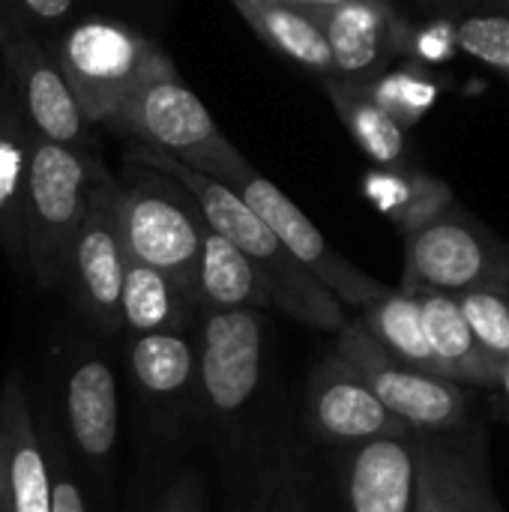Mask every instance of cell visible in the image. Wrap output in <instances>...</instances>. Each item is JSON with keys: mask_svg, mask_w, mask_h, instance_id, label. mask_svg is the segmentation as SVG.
<instances>
[{"mask_svg": "<svg viewBox=\"0 0 509 512\" xmlns=\"http://www.w3.org/2000/svg\"><path fill=\"white\" fill-rule=\"evenodd\" d=\"M237 195L249 204V210L276 234V240L285 246V252L324 288L330 291L342 306L366 309L369 303L381 300L390 285L372 279L369 273L357 270L351 261H345L339 252L330 249L324 234L315 228V222L267 177L258 171L237 189Z\"/></svg>", "mask_w": 509, "mask_h": 512, "instance_id": "obj_11", "label": "cell"}, {"mask_svg": "<svg viewBox=\"0 0 509 512\" xmlns=\"http://www.w3.org/2000/svg\"><path fill=\"white\" fill-rule=\"evenodd\" d=\"M324 90H327V96H330L339 120L345 123V129L357 141V147L375 165L390 168V171L411 168L414 147H411L408 129L399 126L366 93V87H351V84H342V81H324Z\"/></svg>", "mask_w": 509, "mask_h": 512, "instance_id": "obj_23", "label": "cell"}, {"mask_svg": "<svg viewBox=\"0 0 509 512\" xmlns=\"http://www.w3.org/2000/svg\"><path fill=\"white\" fill-rule=\"evenodd\" d=\"M306 423L312 438L330 447L414 438V432L375 399L366 381L336 351L309 375Z\"/></svg>", "mask_w": 509, "mask_h": 512, "instance_id": "obj_13", "label": "cell"}, {"mask_svg": "<svg viewBox=\"0 0 509 512\" xmlns=\"http://www.w3.org/2000/svg\"><path fill=\"white\" fill-rule=\"evenodd\" d=\"M0 450L12 512H51L48 459L18 372H12L0 387Z\"/></svg>", "mask_w": 509, "mask_h": 512, "instance_id": "obj_15", "label": "cell"}, {"mask_svg": "<svg viewBox=\"0 0 509 512\" xmlns=\"http://www.w3.org/2000/svg\"><path fill=\"white\" fill-rule=\"evenodd\" d=\"M495 414H498L501 420H509V402H507V399H495Z\"/></svg>", "mask_w": 509, "mask_h": 512, "instance_id": "obj_35", "label": "cell"}, {"mask_svg": "<svg viewBox=\"0 0 509 512\" xmlns=\"http://www.w3.org/2000/svg\"><path fill=\"white\" fill-rule=\"evenodd\" d=\"M456 48L509 81V15L492 3L474 6L456 21Z\"/></svg>", "mask_w": 509, "mask_h": 512, "instance_id": "obj_28", "label": "cell"}, {"mask_svg": "<svg viewBox=\"0 0 509 512\" xmlns=\"http://www.w3.org/2000/svg\"><path fill=\"white\" fill-rule=\"evenodd\" d=\"M348 512H417L414 438L351 447L342 459Z\"/></svg>", "mask_w": 509, "mask_h": 512, "instance_id": "obj_16", "label": "cell"}, {"mask_svg": "<svg viewBox=\"0 0 509 512\" xmlns=\"http://www.w3.org/2000/svg\"><path fill=\"white\" fill-rule=\"evenodd\" d=\"M3 6L21 30L42 39L45 45H51V36L57 39L69 18L78 12V3L72 0H3Z\"/></svg>", "mask_w": 509, "mask_h": 512, "instance_id": "obj_30", "label": "cell"}, {"mask_svg": "<svg viewBox=\"0 0 509 512\" xmlns=\"http://www.w3.org/2000/svg\"><path fill=\"white\" fill-rule=\"evenodd\" d=\"M411 297H417V303L423 309L426 339H429V348L438 360L441 375L459 387L471 384L477 390L501 393L507 378H504L501 366L474 339L456 297L435 294V291H417Z\"/></svg>", "mask_w": 509, "mask_h": 512, "instance_id": "obj_17", "label": "cell"}, {"mask_svg": "<svg viewBox=\"0 0 509 512\" xmlns=\"http://www.w3.org/2000/svg\"><path fill=\"white\" fill-rule=\"evenodd\" d=\"M0 512H12L9 480H6V465H3V450H0Z\"/></svg>", "mask_w": 509, "mask_h": 512, "instance_id": "obj_34", "label": "cell"}, {"mask_svg": "<svg viewBox=\"0 0 509 512\" xmlns=\"http://www.w3.org/2000/svg\"><path fill=\"white\" fill-rule=\"evenodd\" d=\"M336 336V354L366 381L375 399L411 432H444L474 417L465 387L393 360L366 333L360 318H348Z\"/></svg>", "mask_w": 509, "mask_h": 512, "instance_id": "obj_7", "label": "cell"}, {"mask_svg": "<svg viewBox=\"0 0 509 512\" xmlns=\"http://www.w3.org/2000/svg\"><path fill=\"white\" fill-rule=\"evenodd\" d=\"M111 219L126 258L165 273L192 300L204 237L195 201L174 180L132 162V180L111 189Z\"/></svg>", "mask_w": 509, "mask_h": 512, "instance_id": "obj_4", "label": "cell"}, {"mask_svg": "<svg viewBox=\"0 0 509 512\" xmlns=\"http://www.w3.org/2000/svg\"><path fill=\"white\" fill-rule=\"evenodd\" d=\"M48 48L87 126L108 123L156 69L171 63L156 42L105 15L78 18Z\"/></svg>", "mask_w": 509, "mask_h": 512, "instance_id": "obj_3", "label": "cell"}, {"mask_svg": "<svg viewBox=\"0 0 509 512\" xmlns=\"http://www.w3.org/2000/svg\"><path fill=\"white\" fill-rule=\"evenodd\" d=\"M201 507H204V495H201L198 474H183L174 480V486H168V492L162 495L153 512H201Z\"/></svg>", "mask_w": 509, "mask_h": 512, "instance_id": "obj_32", "label": "cell"}, {"mask_svg": "<svg viewBox=\"0 0 509 512\" xmlns=\"http://www.w3.org/2000/svg\"><path fill=\"white\" fill-rule=\"evenodd\" d=\"M108 123L135 135L141 147L165 153L234 192L255 174L249 159L219 132L204 102L180 81L174 63L156 69Z\"/></svg>", "mask_w": 509, "mask_h": 512, "instance_id": "obj_2", "label": "cell"}, {"mask_svg": "<svg viewBox=\"0 0 509 512\" xmlns=\"http://www.w3.org/2000/svg\"><path fill=\"white\" fill-rule=\"evenodd\" d=\"M504 423H507V426H509V420H504Z\"/></svg>", "mask_w": 509, "mask_h": 512, "instance_id": "obj_37", "label": "cell"}, {"mask_svg": "<svg viewBox=\"0 0 509 512\" xmlns=\"http://www.w3.org/2000/svg\"><path fill=\"white\" fill-rule=\"evenodd\" d=\"M360 324L366 327V333L399 363L444 378L438 369V360L429 348L426 339V327H423V309L417 303V297L390 288L381 300L369 303L366 309L357 312ZM447 381V378H444Z\"/></svg>", "mask_w": 509, "mask_h": 512, "instance_id": "obj_26", "label": "cell"}, {"mask_svg": "<svg viewBox=\"0 0 509 512\" xmlns=\"http://www.w3.org/2000/svg\"><path fill=\"white\" fill-rule=\"evenodd\" d=\"M30 150L33 132L21 114V105L12 90H0V249L18 270H27L24 216Z\"/></svg>", "mask_w": 509, "mask_h": 512, "instance_id": "obj_19", "label": "cell"}, {"mask_svg": "<svg viewBox=\"0 0 509 512\" xmlns=\"http://www.w3.org/2000/svg\"><path fill=\"white\" fill-rule=\"evenodd\" d=\"M66 420L78 453L99 465L108 462L120 429L117 378L102 357L81 360L66 378Z\"/></svg>", "mask_w": 509, "mask_h": 512, "instance_id": "obj_18", "label": "cell"}, {"mask_svg": "<svg viewBox=\"0 0 509 512\" xmlns=\"http://www.w3.org/2000/svg\"><path fill=\"white\" fill-rule=\"evenodd\" d=\"M363 192L384 216L396 222L402 237L426 228L453 204L450 186L444 180L429 177L420 168H399V171L375 168L366 174Z\"/></svg>", "mask_w": 509, "mask_h": 512, "instance_id": "obj_25", "label": "cell"}, {"mask_svg": "<svg viewBox=\"0 0 509 512\" xmlns=\"http://www.w3.org/2000/svg\"><path fill=\"white\" fill-rule=\"evenodd\" d=\"M264 512H312L306 480L300 474H285L270 492Z\"/></svg>", "mask_w": 509, "mask_h": 512, "instance_id": "obj_33", "label": "cell"}, {"mask_svg": "<svg viewBox=\"0 0 509 512\" xmlns=\"http://www.w3.org/2000/svg\"><path fill=\"white\" fill-rule=\"evenodd\" d=\"M102 174V162H96L90 153L60 147L33 135L24 252L27 273L42 288H63L69 252L81 228L90 189Z\"/></svg>", "mask_w": 509, "mask_h": 512, "instance_id": "obj_5", "label": "cell"}, {"mask_svg": "<svg viewBox=\"0 0 509 512\" xmlns=\"http://www.w3.org/2000/svg\"><path fill=\"white\" fill-rule=\"evenodd\" d=\"M495 6H498L501 12H507L509 15V0H495Z\"/></svg>", "mask_w": 509, "mask_h": 512, "instance_id": "obj_36", "label": "cell"}, {"mask_svg": "<svg viewBox=\"0 0 509 512\" xmlns=\"http://www.w3.org/2000/svg\"><path fill=\"white\" fill-rule=\"evenodd\" d=\"M201 315L189 294L165 273L126 258L120 288V327L129 336L183 333Z\"/></svg>", "mask_w": 509, "mask_h": 512, "instance_id": "obj_22", "label": "cell"}, {"mask_svg": "<svg viewBox=\"0 0 509 512\" xmlns=\"http://www.w3.org/2000/svg\"><path fill=\"white\" fill-rule=\"evenodd\" d=\"M198 312H270V294L258 270L204 222L201 258L192 291Z\"/></svg>", "mask_w": 509, "mask_h": 512, "instance_id": "obj_20", "label": "cell"}, {"mask_svg": "<svg viewBox=\"0 0 509 512\" xmlns=\"http://www.w3.org/2000/svg\"><path fill=\"white\" fill-rule=\"evenodd\" d=\"M399 291L509 297V243L477 216L450 204L426 228L405 237V279Z\"/></svg>", "mask_w": 509, "mask_h": 512, "instance_id": "obj_6", "label": "cell"}, {"mask_svg": "<svg viewBox=\"0 0 509 512\" xmlns=\"http://www.w3.org/2000/svg\"><path fill=\"white\" fill-rule=\"evenodd\" d=\"M234 9L264 45L309 69L321 81L336 78L330 45L297 0H237Z\"/></svg>", "mask_w": 509, "mask_h": 512, "instance_id": "obj_21", "label": "cell"}, {"mask_svg": "<svg viewBox=\"0 0 509 512\" xmlns=\"http://www.w3.org/2000/svg\"><path fill=\"white\" fill-rule=\"evenodd\" d=\"M129 162L144 165L168 180H174L198 207L201 219L207 222L210 231H216L222 240H228L264 279L267 294L273 309L285 312L288 318L324 330V333H339L348 321L345 306L324 291L276 240V234L249 210V204L228 186L195 174L192 168L180 165L177 159L138 147Z\"/></svg>", "mask_w": 509, "mask_h": 512, "instance_id": "obj_1", "label": "cell"}, {"mask_svg": "<svg viewBox=\"0 0 509 512\" xmlns=\"http://www.w3.org/2000/svg\"><path fill=\"white\" fill-rule=\"evenodd\" d=\"M129 369L150 399L174 405L198 387V342L186 333L129 336Z\"/></svg>", "mask_w": 509, "mask_h": 512, "instance_id": "obj_24", "label": "cell"}, {"mask_svg": "<svg viewBox=\"0 0 509 512\" xmlns=\"http://www.w3.org/2000/svg\"><path fill=\"white\" fill-rule=\"evenodd\" d=\"M0 57L30 132L42 141L90 153L93 141L51 48L21 30L0 0Z\"/></svg>", "mask_w": 509, "mask_h": 512, "instance_id": "obj_10", "label": "cell"}, {"mask_svg": "<svg viewBox=\"0 0 509 512\" xmlns=\"http://www.w3.org/2000/svg\"><path fill=\"white\" fill-rule=\"evenodd\" d=\"M45 459H48V474H51V512H87L81 489L72 477L69 459L57 441L45 450Z\"/></svg>", "mask_w": 509, "mask_h": 512, "instance_id": "obj_31", "label": "cell"}, {"mask_svg": "<svg viewBox=\"0 0 509 512\" xmlns=\"http://www.w3.org/2000/svg\"><path fill=\"white\" fill-rule=\"evenodd\" d=\"M489 453V432L477 417L444 432H414L417 512H504Z\"/></svg>", "mask_w": 509, "mask_h": 512, "instance_id": "obj_8", "label": "cell"}, {"mask_svg": "<svg viewBox=\"0 0 509 512\" xmlns=\"http://www.w3.org/2000/svg\"><path fill=\"white\" fill-rule=\"evenodd\" d=\"M267 318L261 312H201L198 396L216 426L237 420L264 384Z\"/></svg>", "mask_w": 509, "mask_h": 512, "instance_id": "obj_9", "label": "cell"}, {"mask_svg": "<svg viewBox=\"0 0 509 512\" xmlns=\"http://www.w3.org/2000/svg\"><path fill=\"white\" fill-rule=\"evenodd\" d=\"M114 177L105 171L87 198V210L81 228L75 234L66 282L81 306V312L105 333H120V288H123V267L126 252L117 237L111 219V189Z\"/></svg>", "mask_w": 509, "mask_h": 512, "instance_id": "obj_14", "label": "cell"}, {"mask_svg": "<svg viewBox=\"0 0 509 512\" xmlns=\"http://www.w3.org/2000/svg\"><path fill=\"white\" fill-rule=\"evenodd\" d=\"M474 339L480 342V348L501 366L507 384H504V396L509 402V297L501 294H462L456 297Z\"/></svg>", "mask_w": 509, "mask_h": 512, "instance_id": "obj_29", "label": "cell"}, {"mask_svg": "<svg viewBox=\"0 0 509 512\" xmlns=\"http://www.w3.org/2000/svg\"><path fill=\"white\" fill-rule=\"evenodd\" d=\"M366 93L399 123L414 126L435 105L441 87L423 63H405L399 69H387L378 81L366 87Z\"/></svg>", "mask_w": 509, "mask_h": 512, "instance_id": "obj_27", "label": "cell"}, {"mask_svg": "<svg viewBox=\"0 0 509 512\" xmlns=\"http://www.w3.org/2000/svg\"><path fill=\"white\" fill-rule=\"evenodd\" d=\"M300 9L321 27L336 78L351 87L378 81L393 57L408 48L411 30L390 3L381 0H297Z\"/></svg>", "mask_w": 509, "mask_h": 512, "instance_id": "obj_12", "label": "cell"}]
</instances>
